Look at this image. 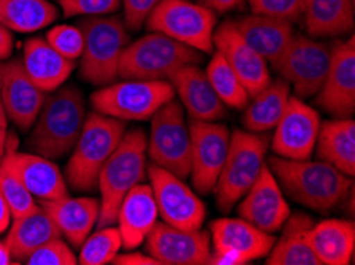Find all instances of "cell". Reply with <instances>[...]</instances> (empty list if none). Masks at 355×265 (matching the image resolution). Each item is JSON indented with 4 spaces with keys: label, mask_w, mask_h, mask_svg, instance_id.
<instances>
[{
    "label": "cell",
    "mask_w": 355,
    "mask_h": 265,
    "mask_svg": "<svg viewBox=\"0 0 355 265\" xmlns=\"http://www.w3.org/2000/svg\"><path fill=\"white\" fill-rule=\"evenodd\" d=\"M272 175L287 196L301 207L315 212H330L347 199L352 178L324 161L285 159L270 156L266 159Z\"/></svg>",
    "instance_id": "1"
},
{
    "label": "cell",
    "mask_w": 355,
    "mask_h": 265,
    "mask_svg": "<svg viewBox=\"0 0 355 265\" xmlns=\"http://www.w3.org/2000/svg\"><path fill=\"white\" fill-rule=\"evenodd\" d=\"M85 118V97L75 86H61L46 93L39 116L31 127L29 146L46 159L64 158L77 143Z\"/></svg>",
    "instance_id": "2"
},
{
    "label": "cell",
    "mask_w": 355,
    "mask_h": 265,
    "mask_svg": "<svg viewBox=\"0 0 355 265\" xmlns=\"http://www.w3.org/2000/svg\"><path fill=\"white\" fill-rule=\"evenodd\" d=\"M147 176V134L142 129L123 135L98 176L101 212L98 227L114 226L123 197Z\"/></svg>",
    "instance_id": "3"
},
{
    "label": "cell",
    "mask_w": 355,
    "mask_h": 265,
    "mask_svg": "<svg viewBox=\"0 0 355 265\" xmlns=\"http://www.w3.org/2000/svg\"><path fill=\"white\" fill-rule=\"evenodd\" d=\"M125 134V121L98 111L88 113L66 167L67 186L78 192L98 191L99 172Z\"/></svg>",
    "instance_id": "4"
},
{
    "label": "cell",
    "mask_w": 355,
    "mask_h": 265,
    "mask_svg": "<svg viewBox=\"0 0 355 265\" xmlns=\"http://www.w3.org/2000/svg\"><path fill=\"white\" fill-rule=\"evenodd\" d=\"M204 54L171 37L150 32L136 42L128 43L118 62L121 80H166L175 70L190 64H201Z\"/></svg>",
    "instance_id": "5"
},
{
    "label": "cell",
    "mask_w": 355,
    "mask_h": 265,
    "mask_svg": "<svg viewBox=\"0 0 355 265\" xmlns=\"http://www.w3.org/2000/svg\"><path fill=\"white\" fill-rule=\"evenodd\" d=\"M85 46L80 56V78L94 86H107L118 78V62L129 43V34L120 16H85L78 24Z\"/></svg>",
    "instance_id": "6"
},
{
    "label": "cell",
    "mask_w": 355,
    "mask_h": 265,
    "mask_svg": "<svg viewBox=\"0 0 355 265\" xmlns=\"http://www.w3.org/2000/svg\"><path fill=\"white\" fill-rule=\"evenodd\" d=\"M270 138L265 134L234 131L231 134L227 159L215 185L220 212L227 213L244 197L266 164Z\"/></svg>",
    "instance_id": "7"
},
{
    "label": "cell",
    "mask_w": 355,
    "mask_h": 265,
    "mask_svg": "<svg viewBox=\"0 0 355 265\" xmlns=\"http://www.w3.org/2000/svg\"><path fill=\"white\" fill-rule=\"evenodd\" d=\"M175 97L166 80H121L102 86L91 95V105L101 115L120 121H147Z\"/></svg>",
    "instance_id": "8"
},
{
    "label": "cell",
    "mask_w": 355,
    "mask_h": 265,
    "mask_svg": "<svg viewBox=\"0 0 355 265\" xmlns=\"http://www.w3.org/2000/svg\"><path fill=\"white\" fill-rule=\"evenodd\" d=\"M148 32H159L202 54L214 53L217 15L190 0H161L145 21Z\"/></svg>",
    "instance_id": "9"
},
{
    "label": "cell",
    "mask_w": 355,
    "mask_h": 265,
    "mask_svg": "<svg viewBox=\"0 0 355 265\" xmlns=\"http://www.w3.org/2000/svg\"><path fill=\"white\" fill-rule=\"evenodd\" d=\"M150 122L147 154L152 164L185 180L191 170V140L184 107L172 99L150 118Z\"/></svg>",
    "instance_id": "10"
},
{
    "label": "cell",
    "mask_w": 355,
    "mask_h": 265,
    "mask_svg": "<svg viewBox=\"0 0 355 265\" xmlns=\"http://www.w3.org/2000/svg\"><path fill=\"white\" fill-rule=\"evenodd\" d=\"M330 61L331 48L325 42L295 32L287 50L271 67L293 88L297 97L309 99L324 84Z\"/></svg>",
    "instance_id": "11"
},
{
    "label": "cell",
    "mask_w": 355,
    "mask_h": 265,
    "mask_svg": "<svg viewBox=\"0 0 355 265\" xmlns=\"http://www.w3.org/2000/svg\"><path fill=\"white\" fill-rule=\"evenodd\" d=\"M276 237L263 232L242 218L215 219L211 224V262L215 265H242L266 257Z\"/></svg>",
    "instance_id": "12"
},
{
    "label": "cell",
    "mask_w": 355,
    "mask_h": 265,
    "mask_svg": "<svg viewBox=\"0 0 355 265\" xmlns=\"http://www.w3.org/2000/svg\"><path fill=\"white\" fill-rule=\"evenodd\" d=\"M147 175L163 223L184 230L201 229L206 219V205L185 185V180L155 164L147 167Z\"/></svg>",
    "instance_id": "13"
},
{
    "label": "cell",
    "mask_w": 355,
    "mask_h": 265,
    "mask_svg": "<svg viewBox=\"0 0 355 265\" xmlns=\"http://www.w3.org/2000/svg\"><path fill=\"white\" fill-rule=\"evenodd\" d=\"M188 129L191 140V183L198 194L209 196L214 192L227 159L231 132L218 121H190Z\"/></svg>",
    "instance_id": "14"
},
{
    "label": "cell",
    "mask_w": 355,
    "mask_h": 265,
    "mask_svg": "<svg viewBox=\"0 0 355 265\" xmlns=\"http://www.w3.org/2000/svg\"><path fill=\"white\" fill-rule=\"evenodd\" d=\"M320 115L303 99L290 95L284 115L274 127L271 149L279 158L311 159L314 154Z\"/></svg>",
    "instance_id": "15"
},
{
    "label": "cell",
    "mask_w": 355,
    "mask_h": 265,
    "mask_svg": "<svg viewBox=\"0 0 355 265\" xmlns=\"http://www.w3.org/2000/svg\"><path fill=\"white\" fill-rule=\"evenodd\" d=\"M144 243L147 253L159 265H209L211 262V234L201 229L184 230L157 223Z\"/></svg>",
    "instance_id": "16"
},
{
    "label": "cell",
    "mask_w": 355,
    "mask_h": 265,
    "mask_svg": "<svg viewBox=\"0 0 355 265\" xmlns=\"http://www.w3.org/2000/svg\"><path fill=\"white\" fill-rule=\"evenodd\" d=\"M315 105L333 118H352L355 113V39L336 43L327 78L315 95Z\"/></svg>",
    "instance_id": "17"
},
{
    "label": "cell",
    "mask_w": 355,
    "mask_h": 265,
    "mask_svg": "<svg viewBox=\"0 0 355 265\" xmlns=\"http://www.w3.org/2000/svg\"><path fill=\"white\" fill-rule=\"evenodd\" d=\"M0 97L8 121L21 131H29L39 116L46 93L26 72L21 59L0 61Z\"/></svg>",
    "instance_id": "18"
},
{
    "label": "cell",
    "mask_w": 355,
    "mask_h": 265,
    "mask_svg": "<svg viewBox=\"0 0 355 265\" xmlns=\"http://www.w3.org/2000/svg\"><path fill=\"white\" fill-rule=\"evenodd\" d=\"M236 205L239 218L268 234L281 230L285 219L292 213L276 176L266 164L254 185Z\"/></svg>",
    "instance_id": "19"
},
{
    "label": "cell",
    "mask_w": 355,
    "mask_h": 265,
    "mask_svg": "<svg viewBox=\"0 0 355 265\" xmlns=\"http://www.w3.org/2000/svg\"><path fill=\"white\" fill-rule=\"evenodd\" d=\"M0 164L8 167L23 181L34 199H39L40 202L69 196L66 178L55 162L40 154L16 151L12 135H8L7 148Z\"/></svg>",
    "instance_id": "20"
},
{
    "label": "cell",
    "mask_w": 355,
    "mask_h": 265,
    "mask_svg": "<svg viewBox=\"0 0 355 265\" xmlns=\"http://www.w3.org/2000/svg\"><path fill=\"white\" fill-rule=\"evenodd\" d=\"M214 48L222 54L228 66L241 78L250 97L270 84L272 78L268 62L247 45L239 30L236 29L234 21H227L215 27Z\"/></svg>",
    "instance_id": "21"
},
{
    "label": "cell",
    "mask_w": 355,
    "mask_h": 265,
    "mask_svg": "<svg viewBox=\"0 0 355 265\" xmlns=\"http://www.w3.org/2000/svg\"><path fill=\"white\" fill-rule=\"evenodd\" d=\"M168 81L180 97L182 107L191 121H220L228 115V107L214 91L206 70L198 64L175 70Z\"/></svg>",
    "instance_id": "22"
},
{
    "label": "cell",
    "mask_w": 355,
    "mask_h": 265,
    "mask_svg": "<svg viewBox=\"0 0 355 265\" xmlns=\"http://www.w3.org/2000/svg\"><path fill=\"white\" fill-rule=\"evenodd\" d=\"M158 207L150 185L134 186L123 197L118 208L116 223L123 248L136 250L147 239L158 223Z\"/></svg>",
    "instance_id": "23"
},
{
    "label": "cell",
    "mask_w": 355,
    "mask_h": 265,
    "mask_svg": "<svg viewBox=\"0 0 355 265\" xmlns=\"http://www.w3.org/2000/svg\"><path fill=\"white\" fill-rule=\"evenodd\" d=\"M40 205L51 216L69 245L80 248L99 219L101 200L94 197H61L43 200Z\"/></svg>",
    "instance_id": "24"
},
{
    "label": "cell",
    "mask_w": 355,
    "mask_h": 265,
    "mask_svg": "<svg viewBox=\"0 0 355 265\" xmlns=\"http://www.w3.org/2000/svg\"><path fill=\"white\" fill-rule=\"evenodd\" d=\"M234 26L247 45L268 64L276 62L282 56L295 35L293 23L271 16H242L234 21Z\"/></svg>",
    "instance_id": "25"
},
{
    "label": "cell",
    "mask_w": 355,
    "mask_h": 265,
    "mask_svg": "<svg viewBox=\"0 0 355 265\" xmlns=\"http://www.w3.org/2000/svg\"><path fill=\"white\" fill-rule=\"evenodd\" d=\"M21 62L31 80L45 93H51L66 83L77 61L64 57L45 39H29L24 43Z\"/></svg>",
    "instance_id": "26"
},
{
    "label": "cell",
    "mask_w": 355,
    "mask_h": 265,
    "mask_svg": "<svg viewBox=\"0 0 355 265\" xmlns=\"http://www.w3.org/2000/svg\"><path fill=\"white\" fill-rule=\"evenodd\" d=\"M314 153L344 175H355V122L352 118H333L320 124Z\"/></svg>",
    "instance_id": "27"
},
{
    "label": "cell",
    "mask_w": 355,
    "mask_h": 265,
    "mask_svg": "<svg viewBox=\"0 0 355 265\" xmlns=\"http://www.w3.org/2000/svg\"><path fill=\"white\" fill-rule=\"evenodd\" d=\"M311 250L320 265L351 264L355 248V226L347 219H325L308 232Z\"/></svg>",
    "instance_id": "28"
},
{
    "label": "cell",
    "mask_w": 355,
    "mask_h": 265,
    "mask_svg": "<svg viewBox=\"0 0 355 265\" xmlns=\"http://www.w3.org/2000/svg\"><path fill=\"white\" fill-rule=\"evenodd\" d=\"M59 237H62L61 230L39 203L29 214L13 218V223L8 227L7 239L3 241L8 246L13 261L24 262L37 248Z\"/></svg>",
    "instance_id": "29"
},
{
    "label": "cell",
    "mask_w": 355,
    "mask_h": 265,
    "mask_svg": "<svg viewBox=\"0 0 355 265\" xmlns=\"http://www.w3.org/2000/svg\"><path fill=\"white\" fill-rule=\"evenodd\" d=\"M306 32L314 39L351 34L355 23V0H304Z\"/></svg>",
    "instance_id": "30"
},
{
    "label": "cell",
    "mask_w": 355,
    "mask_h": 265,
    "mask_svg": "<svg viewBox=\"0 0 355 265\" xmlns=\"http://www.w3.org/2000/svg\"><path fill=\"white\" fill-rule=\"evenodd\" d=\"M314 221L306 213H295L285 219L281 227L282 237L276 240L266 256L268 265H320L319 259L311 250L308 232Z\"/></svg>",
    "instance_id": "31"
},
{
    "label": "cell",
    "mask_w": 355,
    "mask_h": 265,
    "mask_svg": "<svg viewBox=\"0 0 355 265\" xmlns=\"http://www.w3.org/2000/svg\"><path fill=\"white\" fill-rule=\"evenodd\" d=\"M290 84L279 77L271 80L266 88L250 97L242 113L241 122L245 131L265 134L276 127L290 99Z\"/></svg>",
    "instance_id": "32"
},
{
    "label": "cell",
    "mask_w": 355,
    "mask_h": 265,
    "mask_svg": "<svg viewBox=\"0 0 355 265\" xmlns=\"http://www.w3.org/2000/svg\"><path fill=\"white\" fill-rule=\"evenodd\" d=\"M58 16V8L48 0H0V24L18 34L45 29Z\"/></svg>",
    "instance_id": "33"
},
{
    "label": "cell",
    "mask_w": 355,
    "mask_h": 265,
    "mask_svg": "<svg viewBox=\"0 0 355 265\" xmlns=\"http://www.w3.org/2000/svg\"><path fill=\"white\" fill-rule=\"evenodd\" d=\"M206 75L214 91L225 105L236 108V110H244L250 100V94L247 93L241 78L234 73V70L228 66V62L218 51L214 50L212 59L207 64Z\"/></svg>",
    "instance_id": "34"
},
{
    "label": "cell",
    "mask_w": 355,
    "mask_h": 265,
    "mask_svg": "<svg viewBox=\"0 0 355 265\" xmlns=\"http://www.w3.org/2000/svg\"><path fill=\"white\" fill-rule=\"evenodd\" d=\"M123 248L121 235L118 227H99L98 232L89 234L80 246V265H105L114 261Z\"/></svg>",
    "instance_id": "35"
},
{
    "label": "cell",
    "mask_w": 355,
    "mask_h": 265,
    "mask_svg": "<svg viewBox=\"0 0 355 265\" xmlns=\"http://www.w3.org/2000/svg\"><path fill=\"white\" fill-rule=\"evenodd\" d=\"M0 194L7 202L13 218L29 214L39 205L28 188L23 185V181L3 164H0Z\"/></svg>",
    "instance_id": "36"
},
{
    "label": "cell",
    "mask_w": 355,
    "mask_h": 265,
    "mask_svg": "<svg viewBox=\"0 0 355 265\" xmlns=\"http://www.w3.org/2000/svg\"><path fill=\"white\" fill-rule=\"evenodd\" d=\"M45 40L50 43L59 54L71 59V61H78L83 53L85 39L83 32L78 26L61 24L51 27V29L46 32Z\"/></svg>",
    "instance_id": "37"
},
{
    "label": "cell",
    "mask_w": 355,
    "mask_h": 265,
    "mask_svg": "<svg viewBox=\"0 0 355 265\" xmlns=\"http://www.w3.org/2000/svg\"><path fill=\"white\" fill-rule=\"evenodd\" d=\"M24 264L28 265H77L78 257L64 241L62 237L46 241L45 245L29 254Z\"/></svg>",
    "instance_id": "38"
},
{
    "label": "cell",
    "mask_w": 355,
    "mask_h": 265,
    "mask_svg": "<svg viewBox=\"0 0 355 265\" xmlns=\"http://www.w3.org/2000/svg\"><path fill=\"white\" fill-rule=\"evenodd\" d=\"M252 15L271 16V18L287 19L297 23L303 18L304 0H247Z\"/></svg>",
    "instance_id": "39"
},
{
    "label": "cell",
    "mask_w": 355,
    "mask_h": 265,
    "mask_svg": "<svg viewBox=\"0 0 355 265\" xmlns=\"http://www.w3.org/2000/svg\"><path fill=\"white\" fill-rule=\"evenodd\" d=\"M66 18L73 16H104L115 13L121 0H56Z\"/></svg>",
    "instance_id": "40"
},
{
    "label": "cell",
    "mask_w": 355,
    "mask_h": 265,
    "mask_svg": "<svg viewBox=\"0 0 355 265\" xmlns=\"http://www.w3.org/2000/svg\"><path fill=\"white\" fill-rule=\"evenodd\" d=\"M161 0H121L123 23L128 30L137 32L145 26V21Z\"/></svg>",
    "instance_id": "41"
},
{
    "label": "cell",
    "mask_w": 355,
    "mask_h": 265,
    "mask_svg": "<svg viewBox=\"0 0 355 265\" xmlns=\"http://www.w3.org/2000/svg\"><path fill=\"white\" fill-rule=\"evenodd\" d=\"M112 264L115 265H159L157 259L150 256V254H142V253H118L114 257Z\"/></svg>",
    "instance_id": "42"
},
{
    "label": "cell",
    "mask_w": 355,
    "mask_h": 265,
    "mask_svg": "<svg viewBox=\"0 0 355 265\" xmlns=\"http://www.w3.org/2000/svg\"><path fill=\"white\" fill-rule=\"evenodd\" d=\"M198 3L212 10L215 15H223L231 12V10L238 8L242 3V0H198Z\"/></svg>",
    "instance_id": "43"
},
{
    "label": "cell",
    "mask_w": 355,
    "mask_h": 265,
    "mask_svg": "<svg viewBox=\"0 0 355 265\" xmlns=\"http://www.w3.org/2000/svg\"><path fill=\"white\" fill-rule=\"evenodd\" d=\"M13 34L7 27L0 24V61L12 57L13 53Z\"/></svg>",
    "instance_id": "44"
},
{
    "label": "cell",
    "mask_w": 355,
    "mask_h": 265,
    "mask_svg": "<svg viewBox=\"0 0 355 265\" xmlns=\"http://www.w3.org/2000/svg\"><path fill=\"white\" fill-rule=\"evenodd\" d=\"M7 138H8V116L5 111L2 97H0V161H2L5 154V148H7Z\"/></svg>",
    "instance_id": "45"
},
{
    "label": "cell",
    "mask_w": 355,
    "mask_h": 265,
    "mask_svg": "<svg viewBox=\"0 0 355 265\" xmlns=\"http://www.w3.org/2000/svg\"><path fill=\"white\" fill-rule=\"evenodd\" d=\"M12 212H10L7 202H5V199L2 194H0V234H3L5 230H8L10 224H12Z\"/></svg>",
    "instance_id": "46"
},
{
    "label": "cell",
    "mask_w": 355,
    "mask_h": 265,
    "mask_svg": "<svg viewBox=\"0 0 355 265\" xmlns=\"http://www.w3.org/2000/svg\"><path fill=\"white\" fill-rule=\"evenodd\" d=\"M10 264H16L13 262L12 254H10L8 246L5 245V241H0V265H10Z\"/></svg>",
    "instance_id": "47"
}]
</instances>
